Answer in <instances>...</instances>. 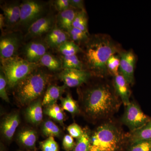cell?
I'll return each mask as SVG.
<instances>
[{
	"label": "cell",
	"mask_w": 151,
	"mask_h": 151,
	"mask_svg": "<svg viewBox=\"0 0 151 151\" xmlns=\"http://www.w3.org/2000/svg\"><path fill=\"white\" fill-rule=\"evenodd\" d=\"M56 76L67 87H79L88 83L93 77L92 73L85 69H63Z\"/></svg>",
	"instance_id": "12"
},
{
	"label": "cell",
	"mask_w": 151,
	"mask_h": 151,
	"mask_svg": "<svg viewBox=\"0 0 151 151\" xmlns=\"http://www.w3.org/2000/svg\"><path fill=\"white\" fill-rule=\"evenodd\" d=\"M40 145L42 151H59L58 145L53 137H49L41 142Z\"/></svg>",
	"instance_id": "33"
},
{
	"label": "cell",
	"mask_w": 151,
	"mask_h": 151,
	"mask_svg": "<svg viewBox=\"0 0 151 151\" xmlns=\"http://www.w3.org/2000/svg\"><path fill=\"white\" fill-rule=\"evenodd\" d=\"M20 19L15 31L25 33L32 24L49 13L53 9L51 1L23 0L21 4Z\"/></svg>",
	"instance_id": "6"
},
{
	"label": "cell",
	"mask_w": 151,
	"mask_h": 151,
	"mask_svg": "<svg viewBox=\"0 0 151 151\" xmlns=\"http://www.w3.org/2000/svg\"><path fill=\"white\" fill-rule=\"evenodd\" d=\"M125 107L121 121L129 128L130 132L142 127L151 119L144 113L139 106L133 101L130 102Z\"/></svg>",
	"instance_id": "10"
},
{
	"label": "cell",
	"mask_w": 151,
	"mask_h": 151,
	"mask_svg": "<svg viewBox=\"0 0 151 151\" xmlns=\"http://www.w3.org/2000/svg\"><path fill=\"white\" fill-rule=\"evenodd\" d=\"M129 144L143 140H151V119L144 126L128 134Z\"/></svg>",
	"instance_id": "21"
},
{
	"label": "cell",
	"mask_w": 151,
	"mask_h": 151,
	"mask_svg": "<svg viewBox=\"0 0 151 151\" xmlns=\"http://www.w3.org/2000/svg\"><path fill=\"white\" fill-rule=\"evenodd\" d=\"M88 19L86 10L78 11L72 23V27L89 34L88 31Z\"/></svg>",
	"instance_id": "26"
},
{
	"label": "cell",
	"mask_w": 151,
	"mask_h": 151,
	"mask_svg": "<svg viewBox=\"0 0 151 151\" xmlns=\"http://www.w3.org/2000/svg\"><path fill=\"white\" fill-rule=\"evenodd\" d=\"M81 47L80 59L84 69L89 71L93 77L101 78L109 76L107 68L108 60L123 50L120 44L110 35L101 33L90 35L89 40Z\"/></svg>",
	"instance_id": "2"
},
{
	"label": "cell",
	"mask_w": 151,
	"mask_h": 151,
	"mask_svg": "<svg viewBox=\"0 0 151 151\" xmlns=\"http://www.w3.org/2000/svg\"><path fill=\"white\" fill-rule=\"evenodd\" d=\"M70 40L81 47L89 40L90 35L81 30L72 27L67 32Z\"/></svg>",
	"instance_id": "24"
},
{
	"label": "cell",
	"mask_w": 151,
	"mask_h": 151,
	"mask_svg": "<svg viewBox=\"0 0 151 151\" xmlns=\"http://www.w3.org/2000/svg\"><path fill=\"white\" fill-rule=\"evenodd\" d=\"M67 86L63 84L58 86L56 84H50L47 88L42 99V106H47L55 104L57 100L62 97Z\"/></svg>",
	"instance_id": "17"
},
{
	"label": "cell",
	"mask_w": 151,
	"mask_h": 151,
	"mask_svg": "<svg viewBox=\"0 0 151 151\" xmlns=\"http://www.w3.org/2000/svg\"><path fill=\"white\" fill-rule=\"evenodd\" d=\"M49 50L44 37L37 38L24 42L19 56L29 62L39 63L41 58Z\"/></svg>",
	"instance_id": "8"
},
{
	"label": "cell",
	"mask_w": 151,
	"mask_h": 151,
	"mask_svg": "<svg viewBox=\"0 0 151 151\" xmlns=\"http://www.w3.org/2000/svg\"><path fill=\"white\" fill-rule=\"evenodd\" d=\"M84 1L83 0H69L71 7L80 11L86 10Z\"/></svg>",
	"instance_id": "38"
},
{
	"label": "cell",
	"mask_w": 151,
	"mask_h": 151,
	"mask_svg": "<svg viewBox=\"0 0 151 151\" xmlns=\"http://www.w3.org/2000/svg\"><path fill=\"white\" fill-rule=\"evenodd\" d=\"M21 2L19 0L1 1L0 7L3 11L5 23L3 33L15 30L20 19Z\"/></svg>",
	"instance_id": "11"
},
{
	"label": "cell",
	"mask_w": 151,
	"mask_h": 151,
	"mask_svg": "<svg viewBox=\"0 0 151 151\" xmlns=\"http://www.w3.org/2000/svg\"><path fill=\"white\" fill-rule=\"evenodd\" d=\"M67 130L70 136L76 139L81 137L84 132L83 129L76 123H73L69 125L67 127Z\"/></svg>",
	"instance_id": "36"
},
{
	"label": "cell",
	"mask_w": 151,
	"mask_h": 151,
	"mask_svg": "<svg viewBox=\"0 0 151 151\" xmlns=\"http://www.w3.org/2000/svg\"><path fill=\"white\" fill-rule=\"evenodd\" d=\"M24 42V34L13 31L1 34L0 37V59L19 56Z\"/></svg>",
	"instance_id": "7"
},
{
	"label": "cell",
	"mask_w": 151,
	"mask_h": 151,
	"mask_svg": "<svg viewBox=\"0 0 151 151\" xmlns=\"http://www.w3.org/2000/svg\"><path fill=\"white\" fill-rule=\"evenodd\" d=\"M71 7L63 12L57 13L56 24L60 28L68 32L72 27V23L78 11Z\"/></svg>",
	"instance_id": "18"
},
{
	"label": "cell",
	"mask_w": 151,
	"mask_h": 151,
	"mask_svg": "<svg viewBox=\"0 0 151 151\" xmlns=\"http://www.w3.org/2000/svg\"><path fill=\"white\" fill-rule=\"evenodd\" d=\"M5 28V18L3 14H0V29L3 34L4 32Z\"/></svg>",
	"instance_id": "39"
},
{
	"label": "cell",
	"mask_w": 151,
	"mask_h": 151,
	"mask_svg": "<svg viewBox=\"0 0 151 151\" xmlns=\"http://www.w3.org/2000/svg\"><path fill=\"white\" fill-rule=\"evenodd\" d=\"M56 52L63 56L77 55L81 52V48L72 41L68 40L61 45Z\"/></svg>",
	"instance_id": "23"
},
{
	"label": "cell",
	"mask_w": 151,
	"mask_h": 151,
	"mask_svg": "<svg viewBox=\"0 0 151 151\" xmlns=\"http://www.w3.org/2000/svg\"><path fill=\"white\" fill-rule=\"evenodd\" d=\"M45 113L54 119L57 122L62 124L64 119V115L62 109L56 103L46 107Z\"/></svg>",
	"instance_id": "30"
},
{
	"label": "cell",
	"mask_w": 151,
	"mask_h": 151,
	"mask_svg": "<svg viewBox=\"0 0 151 151\" xmlns=\"http://www.w3.org/2000/svg\"><path fill=\"white\" fill-rule=\"evenodd\" d=\"M128 151H151V140L138 141L129 144Z\"/></svg>",
	"instance_id": "32"
},
{
	"label": "cell",
	"mask_w": 151,
	"mask_h": 151,
	"mask_svg": "<svg viewBox=\"0 0 151 151\" xmlns=\"http://www.w3.org/2000/svg\"><path fill=\"white\" fill-rule=\"evenodd\" d=\"M63 110L75 115L79 113V109L77 102L68 93L65 97H61L60 99Z\"/></svg>",
	"instance_id": "27"
},
{
	"label": "cell",
	"mask_w": 151,
	"mask_h": 151,
	"mask_svg": "<svg viewBox=\"0 0 151 151\" xmlns=\"http://www.w3.org/2000/svg\"><path fill=\"white\" fill-rule=\"evenodd\" d=\"M57 13L53 7L49 13L32 24L24 34V42L33 39L44 37L56 24Z\"/></svg>",
	"instance_id": "9"
},
{
	"label": "cell",
	"mask_w": 151,
	"mask_h": 151,
	"mask_svg": "<svg viewBox=\"0 0 151 151\" xmlns=\"http://www.w3.org/2000/svg\"><path fill=\"white\" fill-rule=\"evenodd\" d=\"M53 75L45 68L40 66L24 78L13 89L18 102L29 105L44 95Z\"/></svg>",
	"instance_id": "4"
},
{
	"label": "cell",
	"mask_w": 151,
	"mask_h": 151,
	"mask_svg": "<svg viewBox=\"0 0 151 151\" xmlns=\"http://www.w3.org/2000/svg\"><path fill=\"white\" fill-rule=\"evenodd\" d=\"M75 145L73 138L69 134L64 136L63 140V146L65 151H70L73 150Z\"/></svg>",
	"instance_id": "37"
},
{
	"label": "cell",
	"mask_w": 151,
	"mask_h": 151,
	"mask_svg": "<svg viewBox=\"0 0 151 151\" xmlns=\"http://www.w3.org/2000/svg\"><path fill=\"white\" fill-rule=\"evenodd\" d=\"M128 144V134L110 120L90 132V151H123Z\"/></svg>",
	"instance_id": "3"
},
{
	"label": "cell",
	"mask_w": 151,
	"mask_h": 151,
	"mask_svg": "<svg viewBox=\"0 0 151 151\" xmlns=\"http://www.w3.org/2000/svg\"><path fill=\"white\" fill-rule=\"evenodd\" d=\"M51 2L52 6L58 13L66 10L71 8L69 0H55Z\"/></svg>",
	"instance_id": "35"
},
{
	"label": "cell",
	"mask_w": 151,
	"mask_h": 151,
	"mask_svg": "<svg viewBox=\"0 0 151 151\" xmlns=\"http://www.w3.org/2000/svg\"><path fill=\"white\" fill-rule=\"evenodd\" d=\"M119 73L124 76L130 85L134 83V70L136 57L132 50H124L120 53Z\"/></svg>",
	"instance_id": "13"
},
{
	"label": "cell",
	"mask_w": 151,
	"mask_h": 151,
	"mask_svg": "<svg viewBox=\"0 0 151 151\" xmlns=\"http://www.w3.org/2000/svg\"><path fill=\"white\" fill-rule=\"evenodd\" d=\"M58 55L62 62L63 69H84V64L77 55Z\"/></svg>",
	"instance_id": "22"
},
{
	"label": "cell",
	"mask_w": 151,
	"mask_h": 151,
	"mask_svg": "<svg viewBox=\"0 0 151 151\" xmlns=\"http://www.w3.org/2000/svg\"><path fill=\"white\" fill-rule=\"evenodd\" d=\"M7 85L5 76L2 70H0V97L3 100L9 103L8 95L7 93Z\"/></svg>",
	"instance_id": "34"
},
{
	"label": "cell",
	"mask_w": 151,
	"mask_h": 151,
	"mask_svg": "<svg viewBox=\"0 0 151 151\" xmlns=\"http://www.w3.org/2000/svg\"><path fill=\"white\" fill-rule=\"evenodd\" d=\"M39 64L52 72L58 73L63 70L62 62L59 56L55 55L50 52L42 57Z\"/></svg>",
	"instance_id": "20"
},
{
	"label": "cell",
	"mask_w": 151,
	"mask_h": 151,
	"mask_svg": "<svg viewBox=\"0 0 151 151\" xmlns=\"http://www.w3.org/2000/svg\"><path fill=\"white\" fill-rule=\"evenodd\" d=\"M107 78L79 90L85 116L94 122L110 120L119 111L122 101L115 91L113 82Z\"/></svg>",
	"instance_id": "1"
},
{
	"label": "cell",
	"mask_w": 151,
	"mask_h": 151,
	"mask_svg": "<svg viewBox=\"0 0 151 151\" xmlns=\"http://www.w3.org/2000/svg\"><path fill=\"white\" fill-rule=\"evenodd\" d=\"M120 65V54L114 55L108 60L107 68L109 76L113 77L119 74Z\"/></svg>",
	"instance_id": "31"
},
{
	"label": "cell",
	"mask_w": 151,
	"mask_h": 151,
	"mask_svg": "<svg viewBox=\"0 0 151 151\" xmlns=\"http://www.w3.org/2000/svg\"><path fill=\"white\" fill-rule=\"evenodd\" d=\"M42 131L45 136L48 137H59L61 135L60 129L57 125L51 121H47L42 125Z\"/></svg>",
	"instance_id": "29"
},
{
	"label": "cell",
	"mask_w": 151,
	"mask_h": 151,
	"mask_svg": "<svg viewBox=\"0 0 151 151\" xmlns=\"http://www.w3.org/2000/svg\"><path fill=\"white\" fill-rule=\"evenodd\" d=\"M18 138L20 142L24 145L28 147H32L36 142L37 135L34 130L27 129L20 132Z\"/></svg>",
	"instance_id": "25"
},
{
	"label": "cell",
	"mask_w": 151,
	"mask_h": 151,
	"mask_svg": "<svg viewBox=\"0 0 151 151\" xmlns=\"http://www.w3.org/2000/svg\"><path fill=\"white\" fill-rule=\"evenodd\" d=\"M40 99L34 101L28 105L25 115L27 120L35 125L40 124L43 119L42 102Z\"/></svg>",
	"instance_id": "19"
},
{
	"label": "cell",
	"mask_w": 151,
	"mask_h": 151,
	"mask_svg": "<svg viewBox=\"0 0 151 151\" xmlns=\"http://www.w3.org/2000/svg\"><path fill=\"white\" fill-rule=\"evenodd\" d=\"M19 124V116L17 113H12L7 116L1 124V131L3 136L9 140L12 139Z\"/></svg>",
	"instance_id": "16"
},
{
	"label": "cell",
	"mask_w": 151,
	"mask_h": 151,
	"mask_svg": "<svg viewBox=\"0 0 151 151\" xmlns=\"http://www.w3.org/2000/svg\"><path fill=\"white\" fill-rule=\"evenodd\" d=\"M83 134L77 139L74 151H90V131L87 128L83 129Z\"/></svg>",
	"instance_id": "28"
},
{
	"label": "cell",
	"mask_w": 151,
	"mask_h": 151,
	"mask_svg": "<svg viewBox=\"0 0 151 151\" xmlns=\"http://www.w3.org/2000/svg\"><path fill=\"white\" fill-rule=\"evenodd\" d=\"M44 39L50 50L55 52L61 45L70 40L68 33L60 28L56 24Z\"/></svg>",
	"instance_id": "14"
},
{
	"label": "cell",
	"mask_w": 151,
	"mask_h": 151,
	"mask_svg": "<svg viewBox=\"0 0 151 151\" xmlns=\"http://www.w3.org/2000/svg\"><path fill=\"white\" fill-rule=\"evenodd\" d=\"M113 82L115 91L124 106L130 103L131 92L129 84L120 73L113 77Z\"/></svg>",
	"instance_id": "15"
},
{
	"label": "cell",
	"mask_w": 151,
	"mask_h": 151,
	"mask_svg": "<svg viewBox=\"0 0 151 151\" xmlns=\"http://www.w3.org/2000/svg\"><path fill=\"white\" fill-rule=\"evenodd\" d=\"M1 70L6 80L7 89H13L19 82L41 66L32 63L19 56L0 59Z\"/></svg>",
	"instance_id": "5"
}]
</instances>
